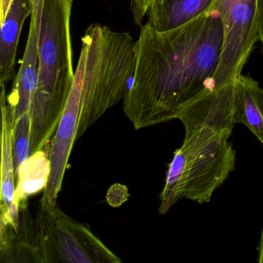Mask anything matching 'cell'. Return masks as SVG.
Segmentation results:
<instances>
[{
    "instance_id": "6da1fadb",
    "label": "cell",
    "mask_w": 263,
    "mask_h": 263,
    "mask_svg": "<svg viewBox=\"0 0 263 263\" xmlns=\"http://www.w3.org/2000/svg\"><path fill=\"white\" fill-rule=\"evenodd\" d=\"M223 40L222 22L214 10L168 31L141 26L135 74L124 99L136 130L175 119L187 104L215 89Z\"/></svg>"
},
{
    "instance_id": "7a4b0ae2",
    "label": "cell",
    "mask_w": 263,
    "mask_h": 263,
    "mask_svg": "<svg viewBox=\"0 0 263 263\" xmlns=\"http://www.w3.org/2000/svg\"><path fill=\"white\" fill-rule=\"evenodd\" d=\"M38 46V84L31 112V155L54 136L74 79L70 39L73 0H32Z\"/></svg>"
},
{
    "instance_id": "3957f363",
    "label": "cell",
    "mask_w": 263,
    "mask_h": 263,
    "mask_svg": "<svg viewBox=\"0 0 263 263\" xmlns=\"http://www.w3.org/2000/svg\"><path fill=\"white\" fill-rule=\"evenodd\" d=\"M81 42L73 79L81 99L77 139L125 98L136 64L135 42L127 32L93 24L87 29Z\"/></svg>"
},
{
    "instance_id": "277c9868",
    "label": "cell",
    "mask_w": 263,
    "mask_h": 263,
    "mask_svg": "<svg viewBox=\"0 0 263 263\" xmlns=\"http://www.w3.org/2000/svg\"><path fill=\"white\" fill-rule=\"evenodd\" d=\"M235 151L229 139L210 129L185 135L174 154L161 194L160 215H165L179 200L202 204L227 179L235 167Z\"/></svg>"
},
{
    "instance_id": "5b68a950",
    "label": "cell",
    "mask_w": 263,
    "mask_h": 263,
    "mask_svg": "<svg viewBox=\"0 0 263 263\" xmlns=\"http://www.w3.org/2000/svg\"><path fill=\"white\" fill-rule=\"evenodd\" d=\"M36 224L44 263H120L121 260L90 230L58 204L40 205Z\"/></svg>"
},
{
    "instance_id": "8992f818",
    "label": "cell",
    "mask_w": 263,
    "mask_h": 263,
    "mask_svg": "<svg viewBox=\"0 0 263 263\" xmlns=\"http://www.w3.org/2000/svg\"><path fill=\"white\" fill-rule=\"evenodd\" d=\"M257 4L258 0H215L211 8L219 15L224 30L221 58L214 79L215 88L241 76L258 41Z\"/></svg>"
},
{
    "instance_id": "52a82bcc",
    "label": "cell",
    "mask_w": 263,
    "mask_h": 263,
    "mask_svg": "<svg viewBox=\"0 0 263 263\" xmlns=\"http://www.w3.org/2000/svg\"><path fill=\"white\" fill-rule=\"evenodd\" d=\"M234 93L235 81L209 90L187 104L177 117L185 135L208 128L229 139L235 124Z\"/></svg>"
},
{
    "instance_id": "ba28073f",
    "label": "cell",
    "mask_w": 263,
    "mask_h": 263,
    "mask_svg": "<svg viewBox=\"0 0 263 263\" xmlns=\"http://www.w3.org/2000/svg\"><path fill=\"white\" fill-rule=\"evenodd\" d=\"M0 86V105L2 115L0 224H10L17 230L21 218V207L16 198V182L13 161L11 114L7 103L5 85Z\"/></svg>"
},
{
    "instance_id": "9c48e42d",
    "label": "cell",
    "mask_w": 263,
    "mask_h": 263,
    "mask_svg": "<svg viewBox=\"0 0 263 263\" xmlns=\"http://www.w3.org/2000/svg\"><path fill=\"white\" fill-rule=\"evenodd\" d=\"M0 262L44 263L36 218L27 205L21 208L19 227L0 224Z\"/></svg>"
},
{
    "instance_id": "30bf717a",
    "label": "cell",
    "mask_w": 263,
    "mask_h": 263,
    "mask_svg": "<svg viewBox=\"0 0 263 263\" xmlns=\"http://www.w3.org/2000/svg\"><path fill=\"white\" fill-rule=\"evenodd\" d=\"M38 84V46L36 23L31 16L28 39L21 68L13 83L7 103L11 114L12 125L21 117L31 114Z\"/></svg>"
},
{
    "instance_id": "8fae6325",
    "label": "cell",
    "mask_w": 263,
    "mask_h": 263,
    "mask_svg": "<svg viewBox=\"0 0 263 263\" xmlns=\"http://www.w3.org/2000/svg\"><path fill=\"white\" fill-rule=\"evenodd\" d=\"M32 13V0H13L5 20L0 24V85H6L14 78L20 36Z\"/></svg>"
},
{
    "instance_id": "7c38bea8",
    "label": "cell",
    "mask_w": 263,
    "mask_h": 263,
    "mask_svg": "<svg viewBox=\"0 0 263 263\" xmlns=\"http://www.w3.org/2000/svg\"><path fill=\"white\" fill-rule=\"evenodd\" d=\"M234 120L246 126L263 146V89L249 75L235 80Z\"/></svg>"
},
{
    "instance_id": "4fadbf2b",
    "label": "cell",
    "mask_w": 263,
    "mask_h": 263,
    "mask_svg": "<svg viewBox=\"0 0 263 263\" xmlns=\"http://www.w3.org/2000/svg\"><path fill=\"white\" fill-rule=\"evenodd\" d=\"M215 0H161L147 13V22L158 31L181 27L207 13Z\"/></svg>"
},
{
    "instance_id": "5bb4252c",
    "label": "cell",
    "mask_w": 263,
    "mask_h": 263,
    "mask_svg": "<svg viewBox=\"0 0 263 263\" xmlns=\"http://www.w3.org/2000/svg\"><path fill=\"white\" fill-rule=\"evenodd\" d=\"M50 175L49 146L33 154L21 166L16 177V198L20 207L27 205L30 195L45 189Z\"/></svg>"
},
{
    "instance_id": "9a60e30c",
    "label": "cell",
    "mask_w": 263,
    "mask_h": 263,
    "mask_svg": "<svg viewBox=\"0 0 263 263\" xmlns=\"http://www.w3.org/2000/svg\"><path fill=\"white\" fill-rule=\"evenodd\" d=\"M161 0H130V10L134 21L141 26L151 7Z\"/></svg>"
},
{
    "instance_id": "2e32d148",
    "label": "cell",
    "mask_w": 263,
    "mask_h": 263,
    "mask_svg": "<svg viewBox=\"0 0 263 263\" xmlns=\"http://www.w3.org/2000/svg\"><path fill=\"white\" fill-rule=\"evenodd\" d=\"M257 33H258V41L262 45L263 52V0H258L256 13Z\"/></svg>"
},
{
    "instance_id": "e0dca14e",
    "label": "cell",
    "mask_w": 263,
    "mask_h": 263,
    "mask_svg": "<svg viewBox=\"0 0 263 263\" xmlns=\"http://www.w3.org/2000/svg\"><path fill=\"white\" fill-rule=\"evenodd\" d=\"M13 0H0V24H2L10 10Z\"/></svg>"
},
{
    "instance_id": "ac0fdd59",
    "label": "cell",
    "mask_w": 263,
    "mask_h": 263,
    "mask_svg": "<svg viewBox=\"0 0 263 263\" xmlns=\"http://www.w3.org/2000/svg\"><path fill=\"white\" fill-rule=\"evenodd\" d=\"M258 261L260 263L263 262V231L261 232V238H260L259 244L258 247Z\"/></svg>"
}]
</instances>
